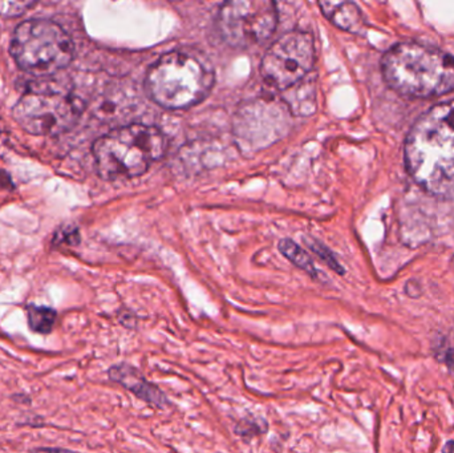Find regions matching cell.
I'll return each mask as SVG.
<instances>
[{
    "label": "cell",
    "mask_w": 454,
    "mask_h": 453,
    "mask_svg": "<svg viewBox=\"0 0 454 453\" xmlns=\"http://www.w3.org/2000/svg\"><path fill=\"white\" fill-rule=\"evenodd\" d=\"M404 152L418 185L434 196H454V100L432 106L415 122Z\"/></svg>",
    "instance_id": "obj_1"
},
{
    "label": "cell",
    "mask_w": 454,
    "mask_h": 453,
    "mask_svg": "<svg viewBox=\"0 0 454 453\" xmlns=\"http://www.w3.org/2000/svg\"><path fill=\"white\" fill-rule=\"evenodd\" d=\"M384 79L411 98H434L454 90V58L439 48L400 43L381 60Z\"/></svg>",
    "instance_id": "obj_2"
},
{
    "label": "cell",
    "mask_w": 454,
    "mask_h": 453,
    "mask_svg": "<svg viewBox=\"0 0 454 453\" xmlns=\"http://www.w3.org/2000/svg\"><path fill=\"white\" fill-rule=\"evenodd\" d=\"M167 151L161 130L145 124H129L101 136L93 145L96 168L104 180H129L148 172Z\"/></svg>",
    "instance_id": "obj_3"
},
{
    "label": "cell",
    "mask_w": 454,
    "mask_h": 453,
    "mask_svg": "<svg viewBox=\"0 0 454 453\" xmlns=\"http://www.w3.org/2000/svg\"><path fill=\"white\" fill-rule=\"evenodd\" d=\"M215 80V69L207 58L175 51L160 58L149 69L146 90L164 108L185 109L205 100Z\"/></svg>",
    "instance_id": "obj_4"
},
{
    "label": "cell",
    "mask_w": 454,
    "mask_h": 453,
    "mask_svg": "<svg viewBox=\"0 0 454 453\" xmlns=\"http://www.w3.org/2000/svg\"><path fill=\"white\" fill-rule=\"evenodd\" d=\"M11 53L27 74L51 76L66 68L74 59L69 35L50 20H28L13 32Z\"/></svg>",
    "instance_id": "obj_5"
},
{
    "label": "cell",
    "mask_w": 454,
    "mask_h": 453,
    "mask_svg": "<svg viewBox=\"0 0 454 453\" xmlns=\"http://www.w3.org/2000/svg\"><path fill=\"white\" fill-rule=\"evenodd\" d=\"M84 103L68 88L37 84L29 88L13 109L16 122L31 135L55 136L71 129Z\"/></svg>",
    "instance_id": "obj_6"
},
{
    "label": "cell",
    "mask_w": 454,
    "mask_h": 453,
    "mask_svg": "<svg viewBox=\"0 0 454 453\" xmlns=\"http://www.w3.org/2000/svg\"><path fill=\"white\" fill-rule=\"evenodd\" d=\"M277 24L274 0H227L217 19L221 37L237 48L262 44L274 34Z\"/></svg>",
    "instance_id": "obj_7"
},
{
    "label": "cell",
    "mask_w": 454,
    "mask_h": 453,
    "mask_svg": "<svg viewBox=\"0 0 454 453\" xmlns=\"http://www.w3.org/2000/svg\"><path fill=\"white\" fill-rule=\"evenodd\" d=\"M314 64L315 45L311 35L291 31L266 51L262 59L261 74L267 84L285 90L309 76Z\"/></svg>",
    "instance_id": "obj_8"
},
{
    "label": "cell",
    "mask_w": 454,
    "mask_h": 453,
    "mask_svg": "<svg viewBox=\"0 0 454 453\" xmlns=\"http://www.w3.org/2000/svg\"><path fill=\"white\" fill-rule=\"evenodd\" d=\"M109 377L114 382L124 386L137 398L143 399L159 409H165L168 406L167 396L156 386L149 383L135 367L128 366V364H117L109 370Z\"/></svg>",
    "instance_id": "obj_9"
},
{
    "label": "cell",
    "mask_w": 454,
    "mask_h": 453,
    "mask_svg": "<svg viewBox=\"0 0 454 453\" xmlns=\"http://www.w3.org/2000/svg\"><path fill=\"white\" fill-rule=\"evenodd\" d=\"M323 15L338 28L349 34L365 32V20L362 11L354 0H317Z\"/></svg>",
    "instance_id": "obj_10"
},
{
    "label": "cell",
    "mask_w": 454,
    "mask_h": 453,
    "mask_svg": "<svg viewBox=\"0 0 454 453\" xmlns=\"http://www.w3.org/2000/svg\"><path fill=\"white\" fill-rule=\"evenodd\" d=\"M306 77L296 84L291 85L287 90H282L285 92V101L287 103L288 108L298 116H309V114L314 113L315 108H317L314 82L306 80Z\"/></svg>",
    "instance_id": "obj_11"
},
{
    "label": "cell",
    "mask_w": 454,
    "mask_h": 453,
    "mask_svg": "<svg viewBox=\"0 0 454 453\" xmlns=\"http://www.w3.org/2000/svg\"><path fill=\"white\" fill-rule=\"evenodd\" d=\"M279 252L282 253L283 257L287 258L293 265L301 270L306 271L309 276H317V268H315L314 261L309 257L306 250L301 249L296 242L291 239H283L279 242Z\"/></svg>",
    "instance_id": "obj_12"
},
{
    "label": "cell",
    "mask_w": 454,
    "mask_h": 453,
    "mask_svg": "<svg viewBox=\"0 0 454 453\" xmlns=\"http://www.w3.org/2000/svg\"><path fill=\"white\" fill-rule=\"evenodd\" d=\"M29 329L37 334L47 335L52 332L56 322V311L50 308L29 305L27 308Z\"/></svg>",
    "instance_id": "obj_13"
},
{
    "label": "cell",
    "mask_w": 454,
    "mask_h": 453,
    "mask_svg": "<svg viewBox=\"0 0 454 453\" xmlns=\"http://www.w3.org/2000/svg\"><path fill=\"white\" fill-rule=\"evenodd\" d=\"M307 245H309V249L312 250V252L315 253V254L317 255V257L320 258V260L323 261V262L325 263V265L328 266V268L333 269L335 273L340 274V276H343L344 274V268L340 265V263L338 262V260H336L335 255L333 254V252H331L328 247H325V245L320 244V242L315 241V239H309V241H306Z\"/></svg>",
    "instance_id": "obj_14"
},
{
    "label": "cell",
    "mask_w": 454,
    "mask_h": 453,
    "mask_svg": "<svg viewBox=\"0 0 454 453\" xmlns=\"http://www.w3.org/2000/svg\"><path fill=\"white\" fill-rule=\"evenodd\" d=\"M35 2L36 0H0V13L13 18L26 12Z\"/></svg>",
    "instance_id": "obj_15"
},
{
    "label": "cell",
    "mask_w": 454,
    "mask_h": 453,
    "mask_svg": "<svg viewBox=\"0 0 454 453\" xmlns=\"http://www.w3.org/2000/svg\"><path fill=\"white\" fill-rule=\"evenodd\" d=\"M79 231L76 229H61L55 237V244H79Z\"/></svg>",
    "instance_id": "obj_16"
},
{
    "label": "cell",
    "mask_w": 454,
    "mask_h": 453,
    "mask_svg": "<svg viewBox=\"0 0 454 453\" xmlns=\"http://www.w3.org/2000/svg\"><path fill=\"white\" fill-rule=\"evenodd\" d=\"M437 359L442 363L447 364L448 369L454 371V348H445L444 353L437 354Z\"/></svg>",
    "instance_id": "obj_17"
},
{
    "label": "cell",
    "mask_w": 454,
    "mask_h": 453,
    "mask_svg": "<svg viewBox=\"0 0 454 453\" xmlns=\"http://www.w3.org/2000/svg\"><path fill=\"white\" fill-rule=\"evenodd\" d=\"M407 286L412 287V290H405V292H407V295L413 298L420 297V285H419L418 282H410Z\"/></svg>",
    "instance_id": "obj_18"
},
{
    "label": "cell",
    "mask_w": 454,
    "mask_h": 453,
    "mask_svg": "<svg viewBox=\"0 0 454 453\" xmlns=\"http://www.w3.org/2000/svg\"><path fill=\"white\" fill-rule=\"evenodd\" d=\"M444 451L445 452L454 451V441H450V444H448V446L445 447Z\"/></svg>",
    "instance_id": "obj_19"
},
{
    "label": "cell",
    "mask_w": 454,
    "mask_h": 453,
    "mask_svg": "<svg viewBox=\"0 0 454 453\" xmlns=\"http://www.w3.org/2000/svg\"><path fill=\"white\" fill-rule=\"evenodd\" d=\"M450 266H452V269L454 270V255H453L452 261H450Z\"/></svg>",
    "instance_id": "obj_20"
}]
</instances>
